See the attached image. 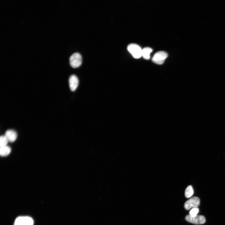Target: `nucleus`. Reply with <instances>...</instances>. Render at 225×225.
Here are the masks:
<instances>
[{
    "label": "nucleus",
    "instance_id": "nucleus-1",
    "mask_svg": "<svg viewBox=\"0 0 225 225\" xmlns=\"http://www.w3.org/2000/svg\"><path fill=\"white\" fill-rule=\"evenodd\" d=\"M128 51L135 58H139L142 56V49L138 45L134 43L129 44L127 47Z\"/></svg>",
    "mask_w": 225,
    "mask_h": 225
},
{
    "label": "nucleus",
    "instance_id": "nucleus-2",
    "mask_svg": "<svg viewBox=\"0 0 225 225\" xmlns=\"http://www.w3.org/2000/svg\"><path fill=\"white\" fill-rule=\"evenodd\" d=\"M82 57L80 53L75 52L72 54L69 58L70 64L73 68L79 67L82 63Z\"/></svg>",
    "mask_w": 225,
    "mask_h": 225
},
{
    "label": "nucleus",
    "instance_id": "nucleus-3",
    "mask_svg": "<svg viewBox=\"0 0 225 225\" xmlns=\"http://www.w3.org/2000/svg\"><path fill=\"white\" fill-rule=\"evenodd\" d=\"M168 56L167 53L165 51H160L156 53L152 58V62L158 64H162Z\"/></svg>",
    "mask_w": 225,
    "mask_h": 225
},
{
    "label": "nucleus",
    "instance_id": "nucleus-4",
    "mask_svg": "<svg viewBox=\"0 0 225 225\" xmlns=\"http://www.w3.org/2000/svg\"><path fill=\"white\" fill-rule=\"evenodd\" d=\"M185 219L187 221L195 224H202L206 222L205 217L202 215H197L193 217L188 215L186 216Z\"/></svg>",
    "mask_w": 225,
    "mask_h": 225
},
{
    "label": "nucleus",
    "instance_id": "nucleus-5",
    "mask_svg": "<svg viewBox=\"0 0 225 225\" xmlns=\"http://www.w3.org/2000/svg\"><path fill=\"white\" fill-rule=\"evenodd\" d=\"M33 219L28 216H20L15 220L14 225H33Z\"/></svg>",
    "mask_w": 225,
    "mask_h": 225
},
{
    "label": "nucleus",
    "instance_id": "nucleus-6",
    "mask_svg": "<svg viewBox=\"0 0 225 225\" xmlns=\"http://www.w3.org/2000/svg\"><path fill=\"white\" fill-rule=\"evenodd\" d=\"M200 203V199L198 197H193L186 202L184 207L185 209L188 210L191 208H197Z\"/></svg>",
    "mask_w": 225,
    "mask_h": 225
},
{
    "label": "nucleus",
    "instance_id": "nucleus-7",
    "mask_svg": "<svg viewBox=\"0 0 225 225\" xmlns=\"http://www.w3.org/2000/svg\"><path fill=\"white\" fill-rule=\"evenodd\" d=\"M79 81L77 77L74 75H71L69 79L70 88L72 91H75L78 87Z\"/></svg>",
    "mask_w": 225,
    "mask_h": 225
},
{
    "label": "nucleus",
    "instance_id": "nucleus-8",
    "mask_svg": "<svg viewBox=\"0 0 225 225\" xmlns=\"http://www.w3.org/2000/svg\"><path fill=\"white\" fill-rule=\"evenodd\" d=\"M5 135L8 139L9 142H14L17 137L16 132L12 129H8L7 130L5 133Z\"/></svg>",
    "mask_w": 225,
    "mask_h": 225
},
{
    "label": "nucleus",
    "instance_id": "nucleus-9",
    "mask_svg": "<svg viewBox=\"0 0 225 225\" xmlns=\"http://www.w3.org/2000/svg\"><path fill=\"white\" fill-rule=\"evenodd\" d=\"M152 50L149 47H146L142 49V56L145 59L148 60L150 58V54Z\"/></svg>",
    "mask_w": 225,
    "mask_h": 225
},
{
    "label": "nucleus",
    "instance_id": "nucleus-10",
    "mask_svg": "<svg viewBox=\"0 0 225 225\" xmlns=\"http://www.w3.org/2000/svg\"><path fill=\"white\" fill-rule=\"evenodd\" d=\"M11 151V148L7 145L0 147V155L2 157L8 155Z\"/></svg>",
    "mask_w": 225,
    "mask_h": 225
},
{
    "label": "nucleus",
    "instance_id": "nucleus-11",
    "mask_svg": "<svg viewBox=\"0 0 225 225\" xmlns=\"http://www.w3.org/2000/svg\"><path fill=\"white\" fill-rule=\"evenodd\" d=\"M193 193L194 191L192 186L189 185L185 190V195L187 198H189L193 195Z\"/></svg>",
    "mask_w": 225,
    "mask_h": 225
},
{
    "label": "nucleus",
    "instance_id": "nucleus-12",
    "mask_svg": "<svg viewBox=\"0 0 225 225\" xmlns=\"http://www.w3.org/2000/svg\"><path fill=\"white\" fill-rule=\"evenodd\" d=\"M9 141L7 137L4 135H2L0 137V147L7 146Z\"/></svg>",
    "mask_w": 225,
    "mask_h": 225
},
{
    "label": "nucleus",
    "instance_id": "nucleus-13",
    "mask_svg": "<svg viewBox=\"0 0 225 225\" xmlns=\"http://www.w3.org/2000/svg\"><path fill=\"white\" fill-rule=\"evenodd\" d=\"M199 211V209L198 208H192L189 211V215L192 216H195L197 215Z\"/></svg>",
    "mask_w": 225,
    "mask_h": 225
}]
</instances>
